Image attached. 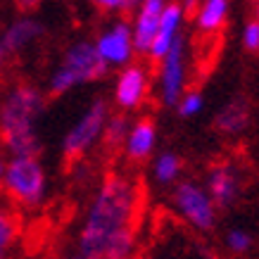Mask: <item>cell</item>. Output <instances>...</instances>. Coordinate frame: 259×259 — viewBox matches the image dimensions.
<instances>
[{"label": "cell", "instance_id": "obj_26", "mask_svg": "<svg viewBox=\"0 0 259 259\" xmlns=\"http://www.w3.org/2000/svg\"><path fill=\"white\" fill-rule=\"evenodd\" d=\"M67 259H86V257H81L79 252H76V254H71V257H67Z\"/></svg>", "mask_w": 259, "mask_h": 259}, {"label": "cell", "instance_id": "obj_22", "mask_svg": "<svg viewBox=\"0 0 259 259\" xmlns=\"http://www.w3.org/2000/svg\"><path fill=\"white\" fill-rule=\"evenodd\" d=\"M240 43L247 53H259V22L247 19L243 24V31H240Z\"/></svg>", "mask_w": 259, "mask_h": 259}, {"label": "cell", "instance_id": "obj_12", "mask_svg": "<svg viewBox=\"0 0 259 259\" xmlns=\"http://www.w3.org/2000/svg\"><path fill=\"white\" fill-rule=\"evenodd\" d=\"M164 0H143L138 3V8L131 12V33H134V48L136 55H148L150 43L157 33L159 17L164 10Z\"/></svg>", "mask_w": 259, "mask_h": 259}, {"label": "cell", "instance_id": "obj_6", "mask_svg": "<svg viewBox=\"0 0 259 259\" xmlns=\"http://www.w3.org/2000/svg\"><path fill=\"white\" fill-rule=\"evenodd\" d=\"M110 102L95 98L91 100L81 117L69 126V131L62 138V155L67 159H81L102 141V131L110 119Z\"/></svg>", "mask_w": 259, "mask_h": 259}, {"label": "cell", "instance_id": "obj_2", "mask_svg": "<svg viewBox=\"0 0 259 259\" xmlns=\"http://www.w3.org/2000/svg\"><path fill=\"white\" fill-rule=\"evenodd\" d=\"M46 95L33 83H15L0 100V141L10 157H38V117Z\"/></svg>", "mask_w": 259, "mask_h": 259}, {"label": "cell", "instance_id": "obj_7", "mask_svg": "<svg viewBox=\"0 0 259 259\" xmlns=\"http://www.w3.org/2000/svg\"><path fill=\"white\" fill-rule=\"evenodd\" d=\"M188 91V46L186 36L157 62V98L164 107H176Z\"/></svg>", "mask_w": 259, "mask_h": 259}, {"label": "cell", "instance_id": "obj_14", "mask_svg": "<svg viewBox=\"0 0 259 259\" xmlns=\"http://www.w3.org/2000/svg\"><path fill=\"white\" fill-rule=\"evenodd\" d=\"M157 124L152 117L136 119V121H131L121 152L126 155L128 162H145L152 157V152L157 148Z\"/></svg>", "mask_w": 259, "mask_h": 259}, {"label": "cell", "instance_id": "obj_20", "mask_svg": "<svg viewBox=\"0 0 259 259\" xmlns=\"http://www.w3.org/2000/svg\"><path fill=\"white\" fill-rule=\"evenodd\" d=\"M224 245H226L228 252H233V254H245V252L252 250V245H254V236H252L247 228H228L226 236H224Z\"/></svg>", "mask_w": 259, "mask_h": 259}, {"label": "cell", "instance_id": "obj_8", "mask_svg": "<svg viewBox=\"0 0 259 259\" xmlns=\"http://www.w3.org/2000/svg\"><path fill=\"white\" fill-rule=\"evenodd\" d=\"M95 53L100 57L107 69H124L134 62L136 48L134 33H131V22L126 17L112 19L93 40Z\"/></svg>", "mask_w": 259, "mask_h": 259}, {"label": "cell", "instance_id": "obj_10", "mask_svg": "<svg viewBox=\"0 0 259 259\" xmlns=\"http://www.w3.org/2000/svg\"><path fill=\"white\" fill-rule=\"evenodd\" d=\"M204 190L209 193L217 209H231L240 200L243 193V176L233 162H217L209 166L204 176Z\"/></svg>", "mask_w": 259, "mask_h": 259}, {"label": "cell", "instance_id": "obj_9", "mask_svg": "<svg viewBox=\"0 0 259 259\" xmlns=\"http://www.w3.org/2000/svg\"><path fill=\"white\" fill-rule=\"evenodd\" d=\"M150 86H152V76L143 62H131L128 67L119 69L112 88V100L119 114H131L141 110L150 95Z\"/></svg>", "mask_w": 259, "mask_h": 259}, {"label": "cell", "instance_id": "obj_13", "mask_svg": "<svg viewBox=\"0 0 259 259\" xmlns=\"http://www.w3.org/2000/svg\"><path fill=\"white\" fill-rule=\"evenodd\" d=\"M43 33H46V24L40 19H36L31 15H19L5 26V31L0 36V43H3L8 55H19L24 50H29Z\"/></svg>", "mask_w": 259, "mask_h": 259}, {"label": "cell", "instance_id": "obj_1", "mask_svg": "<svg viewBox=\"0 0 259 259\" xmlns=\"http://www.w3.org/2000/svg\"><path fill=\"white\" fill-rule=\"evenodd\" d=\"M141 183L124 171L105 174L88 202L76 247L86 259L131 257L138 243Z\"/></svg>", "mask_w": 259, "mask_h": 259}, {"label": "cell", "instance_id": "obj_11", "mask_svg": "<svg viewBox=\"0 0 259 259\" xmlns=\"http://www.w3.org/2000/svg\"><path fill=\"white\" fill-rule=\"evenodd\" d=\"M183 24H186V5L166 3L162 10V17H159L157 33L150 43V50L145 57H150L152 62H159L162 57H166V53L183 38Z\"/></svg>", "mask_w": 259, "mask_h": 259}, {"label": "cell", "instance_id": "obj_25", "mask_svg": "<svg viewBox=\"0 0 259 259\" xmlns=\"http://www.w3.org/2000/svg\"><path fill=\"white\" fill-rule=\"evenodd\" d=\"M252 19H254V22H259V3L254 5V17H252Z\"/></svg>", "mask_w": 259, "mask_h": 259}, {"label": "cell", "instance_id": "obj_16", "mask_svg": "<svg viewBox=\"0 0 259 259\" xmlns=\"http://www.w3.org/2000/svg\"><path fill=\"white\" fill-rule=\"evenodd\" d=\"M214 126L217 131H221L224 136H240L247 131L250 126V105L243 98L228 100L214 117Z\"/></svg>", "mask_w": 259, "mask_h": 259}, {"label": "cell", "instance_id": "obj_18", "mask_svg": "<svg viewBox=\"0 0 259 259\" xmlns=\"http://www.w3.org/2000/svg\"><path fill=\"white\" fill-rule=\"evenodd\" d=\"M19 238V217L8 202L0 200V259H10Z\"/></svg>", "mask_w": 259, "mask_h": 259}, {"label": "cell", "instance_id": "obj_23", "mask_svg": "<svg viewBox=\"0 0 259 259\" xmlns=\"http://www.w3.org/2000/svg\"><path fill=\"white\" fill-rule=\"evenodd\" d=\"M98 8L102 10V12H134L136 8H138V3L136 0H98L95 3Z\"/></svg>", "mask_w": 259, "mask_h": 259}, {"label": "cell", "instance_id": "obj_27", "mask_svg": "<svg viewBox=\"0 0 259 259\" xmlns=\"http://www.w3.org/2000/svg\"><path fill=\"white\" fill-rule=\"evenodd\" d=\"M3 166H5V162H0V183H3Z\"/></svg>", "mask_w": 259, "mask_h": 259}, {"label": "cell", "instance_id": "obj_24", "mask_svg": "<svg viewBox=\"0 0 259 259\" xmlns=\"http://www.w3.org/2000/svg\"><path fill=\"white\" fill-rule=\"evenodd\" d=\"M5 57H8V53H5V48H3V43H0V71H3V67H5Z\"/></svg>", "mask_w": 259, "mask_h": 259}, {"label": "cell", "instance_id": "obj_5", "mask_svg": "<svg viewBox=\"0 0 259 259\" xmlns=\"http://www.w3.org/2000/svg\"><path fill=\"white\" fill-rule=\"evenodd\" d=\"M169 204L183 224H188L193 231L200 233H209L219 221V209L200 181L181 179L171 188Z\"/></svg>", "mask_w": 259, "mask_h": 259}, {"label": "cell", "instance_id": "obj_15", "mask_svg": "<svg viewBox=\"0 0 259 259\" xmlns=\"http://www.w3.org/2000/svg\"><path fill=\"white\" fill-rule=\"evenodd\" d=\"M228 17H231V3L226 0H204L195 8L193 24L195 29L204 36H214L226 26Z\"/></svg>", "mask_w": 259, "mask_h": 259}, {"label": "cell", "instance_id": "obj_4", "mask_svg": "<svg viewBox=\"0 0 259 259\" xmlns=\"http://www.w3.org/2000/svg\"><path fill=\"white\" fill-rule=\"evenodd\" d=\"M0 188L19 207L36 209L48 197V171L38 157H10L3 166Z\"/></svg>", "mask_w": 259, "mask_h": 259}, {"label": "cell", "instance_id": "obj_21", "mask_svg": "<svg viewBox=\"0 0 259 259\" xmlns=\"http://www.w3.org/2000/svg\"><path fill=\"white\" fill-rule=\"evenodd\" d=\"M202 110H204V95L200 93L197 88H188L186 93L181 95V100L176 102V112H179V117L193 119V117H197Z\"/></svg>", "mask_w": 259, "mask_h": 259}, {"label": "cell", "instance_id": "obj_28", "mask_svg": "<svg viewBox=\"0 0 259 259\" xmlns=\"http://www.w3.org/2000/svg\"><path fill=\"white\" fill-rule=\"evenodd\" d=\"M117 259H131V257H117Z\"/></svg>", "mask_w": 259, "mask_h": 259}, {"label": "cell", "instance_id": "obj_17", "mask_svg": "<svg viewBox=\"0 0 259 259\" xmlns=\"http://www.w3.org/2000/svg\"><path fill=\"white\" fill-rule=\"evenodd\" d=\"M181 174H183V159H181L179 152L174 150H164V152H157L155 159H152V166H150V176L152 181L162 186V188H174L181 181Z\"/></svg>", "mask_w": 259, "mask_h": 259}, {"label": "cell", "instance_id": "obj_19", "mask_svg": "<svg viewBox=\"0 0 259 259\" xmlns=\"http://www.w3.org/2000/svg\"><path fill=\"white\" fill-rule=\"evenodd\" d=\"M131 128V119L128 114H110L107 124H105V131H102V145L114 152V150H121L124 148V141H126V134Z\"/></svg>", "mask_w": 259, "mask_h": 259}, {"label": "cell", "instance_id": "obj_3", "mask_svg": "<svg viewBox=\"0 0 259 259\" xmlns=\"http://www.w3.org/2000/svg\"><path fill=\"white\" fill-rule=\"evenodd\" d=\"M107 67L95 53L93 40H76L62 53V60L48 76V93L67 95L74 88L95 83L107 76Z\"/></svg>", "mask_w": 259, "mask_h": 259}]
</instances>
